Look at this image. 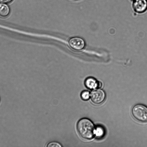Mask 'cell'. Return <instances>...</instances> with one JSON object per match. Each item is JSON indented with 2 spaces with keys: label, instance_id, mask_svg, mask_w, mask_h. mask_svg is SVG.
<instances>
[{
  "label": "cell",
  "instance_id": "cell-6",
  "mask_svg": "<svg viewBox=\"0 0 147 147\" xmlns=\"http://www.w3.org/2000/svg\"><path fill=\"white\" fill-rule=\"evenodd\" d=\"M84 84L86 86L90 89H95L100 88L101 83L92 77H88L85 80Z\"/></svg>",
  "mask_w": 147,
  "mask_h": 147
},
{
  "label": "cell",
  "instance_id": "cell-2",
  "mask_svg": "<svg viewBox=\"0 0 147 147\" xmlns=\"http://www.w3.org/2000/svg\"><path fill=\"white\" fill-rule=\"evenodd\" d=\"M134 118L138 121L147 122V106L138 104L134 106L131 110Z\"/></svg>",
  "mask_w": 147,
  "mask_h": 147
},
{
  "label": "cell",
  "instance_id": "cell-12",
  "mask_svg": "<svg viewBox=\"0 0 147 147\" xmlns=\"http://www.w3.org/2000/svg\"></svg>",
  "mask_w": 147,
  "mask_h": 147
},
{
  "label": "cell",
  "instance_id": "cell-1",
  "mask_svg": "<svg viewBox=\"0 0 147 147\" xmlns=\"http://www.w3.org/2000/svg\"><path fill=\"white\" fill-rule=\"evenodd\" d=\"M77 127L79 135L84 139H91L95 134L94 125L88 119L83 118L80 119L77 123Z\"/></svg>",
  "mask_w": 147,
  "mask_h": 147
},
{
  "label": "cell",
  "instance_id": "cell-5",
  "mask_svg": "<svg viewBox=\"0 0 147 147\" xmlns=\"http://www.w3.org/2000/svg\"><path fill=\"white\" fill-rule=\"evenodd\" d=\"M133 7L136 12L143 13L147 9V0H134Z\"/></svg>",
  "mask_w": 147,
  "mask_h": 147
},
{
  "label": "cell",
  "instance_id": "cell-8",
  "mask_svg": "<svg viewBox=\"0 0 147 147\" xmlns=\"http://www.w3.org/2000/svg\"><path fill=\"white\" fill-rule=\"evenodd\" d=\"M81 96L82 98L85 100H88L90 97V94L87 90L83 91L81 93Z\"/></svg>",
  "mask_w": 147,
  "mask_h": 147
},
{
  "label": "cell",
  "instance_id": "cell-3",
  "mask_svg": "<svg viewBox=\"0 0 147 147\" xmlns=\"http://www.w3.org/2000/svg\"><path fill=\"white\" fill-rule=\"evenodd\" d=\"M90 99L95 104L99 105L105 100L106 95L104 91L100 89H96L93 90L90 94Z\"/></svg>",
  "mask_w": 147,
  "mask_h": 147
},
{
  "label": "cell",
  "instance_id": "cell-10",
  "mask_svg": "<svg viewBox=\"0 0 147 147\" xmlns=\"http://www.w3.org/2000/svg\"><path fill=\"white\" fill-rule=\"evenodd\" d=\"M47 146V147H61L62 146L59 143L54 142L49 143Z\"/></svg>",
  "mask_w": 147,
  "mask_h": 147
},
{
  "label": "cell",
  "instance_id": "cell-9",
  "mask_svg": "<svg viewBox=\"0 0 147 147\" xmlns=\"http://www.w3.org/2000/svg\"><path fill=\"white\" fill-rule=\"evenodd\" d=\"M104 134L103 129L101 127H97L95 130V134L98 137L102 136Z\"/></svg>",
  "mask_w": 147,
  "mask_h": 147
},
{
  "label": "cell",
  "instance_id": "cell-7",
  "mask_svg": "<svg viewBox=\"0 0 147 147\" xmlns=\"http://www.w3.org/2000/svg\"><path fill=\"white\" fill-rule=\"evenodd\" d=\"M10 13V9L8 6L4 3H0V17L5 18Z\"/></svg>",
  "mask_w": 147,
  "mask_h": 147
},
{
  "label": "cell",
  "instance_id": "cell-4",
  "mask_svg": "<svg viewBox=\"0 0 147 147\" xmlns=\"http://www.w3.org/2000/svg\"><path fill=\"white\" fill-rule=\"evenodd\" d=\"M70 46L74 50L79 51L82 49L85 46V42L81 38L75 37L71 38L69 41Z\"/></svg>",
  "mask_w": 147,
  "mask_h": 147
},
{
  "label": "cell",
  "instance_id": "cell-11",
  "mask_svg": "<svg viewBox=\"0 0 147 147\" xmlns=\"http://www.w3.org/2000/svg\"><path fill=\"white\" fill-rule=\"evenodd\" d=\"M13 0H0V3H8L11 2Z\"/></svg>",
  "mask_w": 147,
  "mask_h": 147
}]
</instances>
